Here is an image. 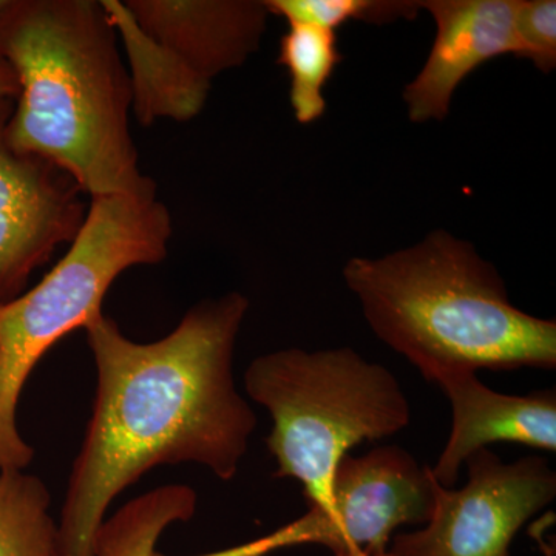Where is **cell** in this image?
Returning <instances> with one entry per match:
<instances>
[{"label": "cell", "instance_id": "5bb4252c", "mask_svg": "<svg viewBox=\"0 0 556 556\" xmlns=\"http://www.w3.org/2000/svg\"><path fill=\"white\" fill-rule=\"evenodd\" d=\"M42 479L0 468V556H61L60 522Z\"/></svg>", "mask_w": 556, "mask_h": 556}, {"label": "cell", "instance_id": "2e32d148", "mask_svg": "<svg viewBox=\"0 0 556 556\" xmlns=\"http://www.w3.org/2000/svg\"><path fill=\"white\" fill-rule=\"evenodd\" d=\"M270 16L283 17L287 24H309L338 31L350 21L390 24L413 21L419 2L413 0H265Z\"/></svg>", "mask_w": 556, "mask_h": 556}, {"label": "cell", "instance_id": "ac0fdd59", "mask_svg": "<svg viewBox=\"0 0 556 556\" xmlns=\"http://www.w3.org/2000/svg\"><path fill=\"white\" fill-rule=\"evenodd\" d=\"M20 83L9 62L0 58V100H16Z\"/></svg>", "mask_w": 556, "mask_h": 556}, {"label": "cell", "instance_id": "8fae6325", "mask_svg": "<svg viewBox=\"0 0 556 556\" xmlns=\"http://www.w3.org/2000/svg\"><path fill=\"white\" fill-rule=\"evenodd\" d=\"M452 405V431L431 473L452 489L460 467L478 450L495 442H517L556 452V393L533 391L527 396L497 393L473 371H452L434 380Z\"/></svg>", "mask_w": 556, "mask_h": 556}, {"label": "cell", "instance_id": "6da1fadb", "mask_svg": "<svg viewBox=\"0 0 556 556\" xmlns=\"http://www.w3.org/2000/svg\"><path fill=\"white\" fill-rule=\"evenodd\" d=\"M249 300H204L166 338L135 342L113 318L84 329L97 394L62 504L61 556H94L113 500L160 466L199 464L222 481L239 471L257 427L233 380V351Z\"/></svg>", "mask_w": 556, "mask_h": 556}, {"label": "cell", "instance_id": "ffe728a7", "mask_svg": "<svg viewBox=\"0 0 556 556\" xmlns=\"http://www.w3.org/2000/svg\"><path fill=\"white\" fill-rule=\"evenodd\" d=\"M386 556H390V555L387 554Z\"/></svg>", "mask_w": 556, "mask_h": 556}, {"label": "cell", "instance_id": "30bf717a", "mask_svg": "<svg viewBox=\"0 0 556 556\" xmlns=\"http://www.w3.org/2000/svg\"><path fill=\"white\" fill-rule=\"evenodd\" d=\"M146 35L212 84L257 53L270 16L265 0H126Z\"/></svg>", "mask_w": 556, "mask_h": 556}, {"label": "cell", "instance_id": "ba28073f", "mask_svg": "<svg viewBox=\"0 0 556 556\" xmlns=\"http://www.w3.org/2000/svg\"><path fill=\"white\" fill-rule=\"evenodd\" d=\"M13 109L14 100H0V305L75 240L87 214L83 190L65 172L10 144Z\"/></svg>", "mask_w": 556, "mask_h": 556}, {"label": "cell", "instance_id": "9a60e30c", "mask_svg": "<svg viewBox=\"0 0 556 556\" xmlns=\"http://www.w3.org/2000/svg\"><path fill=\"white\" fill-rule=\"evenodd\" d=\"M342 61L338 33L309 24H288L280 39L278 64L289 75V102L300 124H313L327 112L324 90Z\"/></svg>", "mask_w": 556, "mask_h": 556}, {"label": "cell", "instance_id": "d6986e66", "mask_svg": "<svg viewBox=\"0 0 556 556\" xmlns=\"http://www.w3.org/2000/svg\"><path fill=\"white\" fill-rule=\"evenodd\" d=\"M10 0H0V17L5 13V10L9 9Z\"/></svg>", "mask_w": 556, "mask_h": 556}, {"label": "cell", "instance_id": "9c48e42d", "mask_svg": "<svg viewBox=\"0 0 556 556\" xmlns=\"http://www.w3.org/2000/svg\"><path fill=\"white\" fill-rule=\"evenodd\" d=\"M437 25L433 47L404 89L413 123L444 121L460 84L485 62L514 54L517 0H426Z\"/></svg>", "mask_w": 556, "mask_h": 556}, {"label": "cell", "instance_id": "5b68a950", "mask_svg": "<svg viewBox=\"0 0 556 556\" xmlns=\"http://www.w3.org/2000/svg\"><path fill=\"white\" fill-rule=\"evenodd\" d=\"M244 387L273 417L266 445L274 477L299 481L308 504L327 500L332 471L351 448L393 437L412 420L396 376L351 348L263 354L249 365Z\"/></svg>", "mask_w": 556, "mask_h": 556}, {"label": "cell", "instance_id": "3957f363", "mask_svg": "<svg viewBox=\"0 0 556 556\" xmlns=\"http://www.w3.org/2000/svg\"><path fill=\"white\" fill-rule=\"evenodd\" d=\"M343 278L365 320L428 382L452 371L556 367V321L518 309L495 266L444 229Z\"/></svg>", "mask_w": 556, "mask_h": 556}, {"label": "cell", "instance_id": "8992f818", "mask_svg": "<svg viewBox=\"0 0 556 556\" xmlns=\"http://www.w3.org/2000/svg\"><path fill=\"white\" fill-rule=\"evenodd\" d=\"M438 481L408 450L383 445L365 456H343L332 471L327 500L265 538L239 546L240 556L318 544L334 556H386L394 530L427 525L437 506Z\"/></svg>", "mask_w": 556, "mask_h": 556}, {"label": "cell", "instance_id": "4fadbf2b", "mask_svg": "<svg viewBox=\"0 0 556 556\" xmlns=\"http://www.w3.org/2000/svg\"><path fill=\"white\" fill-rule=\"evenodd\" d=\"M192 486L170 484L137 496L105 518L94 536V556H155L161 535L195 515Z\"/></svg>", "mask_w": 556, "mask_h": 556}, {"label": "cell", "instance_id": "e0dca14e", "mask_svg": "<svg viewBox=\"0 0 556 556\" xmlns=\"http://www.w3.org/2000/svg\"><path fill=\"white\" fill-rule=\"evenodd\" d=\"M515 58L529 60L543 73L556 67L555 0H517Z\"/></svg>", "mask_w": 556, "mask_h": 556}, {"label": "cell", "instance_id": "277c9868", "mask_svg": "<svg viewBox=\"0 0 556 556\" xmlns=\"http://www.w3.org/2000/svg\"><path fill=\"white\" fill-rule=\"evenodd\" d=\"M172 218L156 192L94 197L64 257L35 288L0 305V468L25 470L35 450L17 430L25 383L51 346L102 314L124 270L167 257Z\"/></svg>", "mask_w": 556, "mask_h": 556}, {"label": "cell", "instance_id": "7a4b0ae2", "mask_svg": "<svg viewBox=\"0 0 556 556\" xmlns=\"http://www.w3.org/2000/svg\"><path fill=\"white\" fill-rule=\"evenodd\" d=\"M102 0H10L0 58L20 83L10 144L94 197L156 192L130 134L131 87Z\"/></svg>", "mask_w": 556, "mask_h": 556}, {"label": "cell", "instance_id": "52a82bcc", "mask_svg": "<svg viewBox=\"0 0 556 556\" xmlns=\"http://www.w3.org/2000/svg\"><path fill=\"white\" fill-rule=\"evenodd\" d=\"M467 484L437 486V506L424 529L401 533L390 556H510L519 529L554 503L556 475L541 456L504 463L481 448L466 460Z\"/></svg>", "mask_w": 556, "mask_h": 556}, {"label": "cell", "instance_id": "7c38bea8", "mask_svg": "<svg viewBox=\"0 0 556 556\" xmlns=\"http://www.w3.org/2000/svg\"><path fill=\"white\" fill-rule=\"evenodd\" d=\"M129 60L131 110L144 126L159 119L189 121L206 104L211 83L146 35L119 0H102Z\"/></svg>", "mask_w": 556, "mask_h": 556}]
</instances>
